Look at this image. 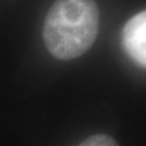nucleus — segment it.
Returning <instances> with one entry per match:
<instances>
[{
  "instance_id": "1",
  "label": "nucleus",
  "mask_w": 146,
  "mask_h": 146,
  "mask_svg": "<svg viewBox=\"0 0 146 146\" xmlns=\"http://www.w3.org/2000/svg\"><path fill=\"white\" fill-rule=\"evenodd\" d=\"M99 33V8L95 0H56L47 12L42 36L54 58L69 61L81 57Z\"/></svg>"
},
{
  "instance_id": "3",
  "label": "nucleus",
  "mask_w": 146,
  "mask_h": 146,
  "mask_svg": "<svg viewBox=\"0 0 146 146\" xmlns=\"http://www.w3.org/2000/svg\"><path fill=\"white\" fill-rule=\"evenodd\" d=\"M78 146H119L112 137L106 134H95L84 139Z\"/></svg>"
},
{
  "instance_id": "2",
  "label": "nucleus",
  "mask_w": 146,
  "mask_h": 146,
  "mask_svg": "<svg viewBox=\"0 0 146 146\" xmlns=\"http://www.w3.org/2000/svg\"><path fill=\"white\" fill-rule=\"evenodd\" d=\"M125 50L139 66H146V12L141 11L126 22L122 31Z\"/></svg>"
}]
</instances>
